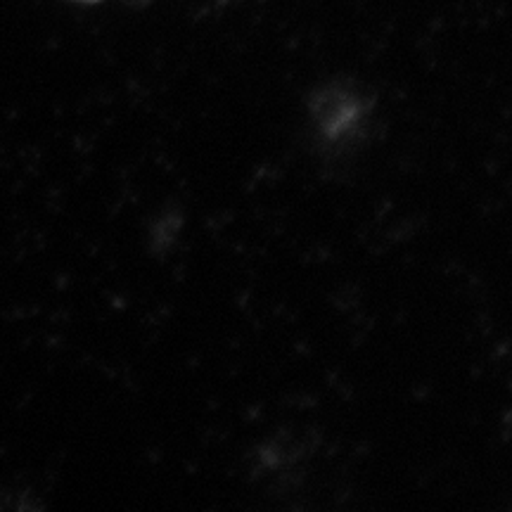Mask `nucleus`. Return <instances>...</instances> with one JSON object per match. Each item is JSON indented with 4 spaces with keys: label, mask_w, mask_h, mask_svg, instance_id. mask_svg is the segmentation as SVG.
Here are the masks:
<instances>
[]
</instances>
